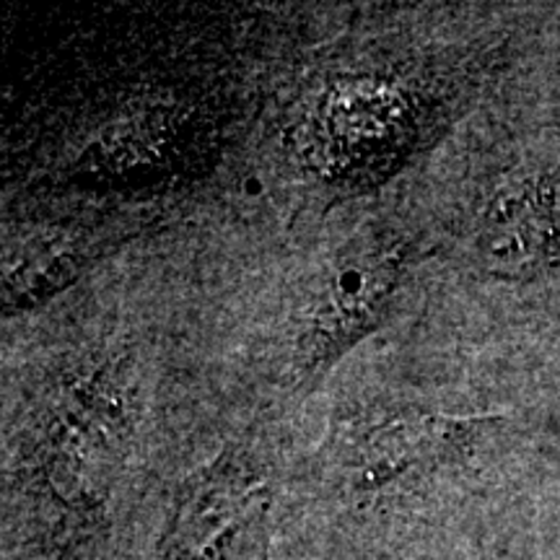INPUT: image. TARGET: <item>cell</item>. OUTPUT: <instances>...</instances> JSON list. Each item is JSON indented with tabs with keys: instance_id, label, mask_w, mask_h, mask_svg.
I'll return each instance as SVG.
<instances>
[{
	"instance_id": "obj_1",
	"label": "cell",
	"mask_w": 560,
	"mask_h": 560,
	"mask_svg": "<svg viewBox=\"0 0 560 560\" xmlns=\"http://www.w3.org/2000/svg\"><path fill=\"white\" fill-rule=\"evenodd\" d=\"M405 240H369L340 252L319 276L301 322L296 369L304 382L325 376L350 348L384 325L408 278Z\"/></svg>"
},
{
	"instance_id": "obj_2",
	"label": "cell",
	"mask_w": 560,
	"mask_h": 560,
	"mask_svg": "<svg viewBox=\"0 0 560 560\" xmlns=\"http://www.w3.org/2000/svg\"><path fill=\"white\" fill-rule=\"evenodd\" d=\"M265 511L260 478L226 454L185 488L153 560H242L260 537Z\"/></svg>"
},
{
	"instance_id": "obj_3",
	"label": "cell",
	"mask_w": 560,
	"mask_h": 560,
	"mask_svg": "<svg viewBox=\"0 0 560 560\" xmlns=\"http://www.w3.org/2000/svg\"><path fill=\"white\" fill-rule=\"evenodd\" d=\"M462 423L412 408L361 412L338 429L335 462L359 486L380 488L425 465L450 444Z\"/></svg>"
},
{
	"instance_id": "obj_4",
	"label": "cell",
	"mask_w": 560,
	"mask_h": 560,
	"mask_svg": "<svg viewBox=\"0 0 560 560\" xmlns=\"http://www.w3.org/2000/svg\"><path fill=\"white\" fill-rule=\"evenodd\" d=\"M478 247L501 276H527L560 255V182L529 174L503 185L480 219Z\"/></svg>"
},
{
	"instance_id": "obj_5",
	"label": "cell",
	"mask_w": 560,
	"mask_h": 560,
	"mask_svg": "<svg viewBox=\"0 0 560 560\" xmlns=\"http://www.w3.org/2000/svg\"><path fill=\"white\" fill-rule=\"evenodd\" d=\"M79 252L58 231L30 234L5 252L3 293L9 306H24L50 296L75 276Z\"/></svg>"
}]
</instances>
